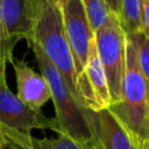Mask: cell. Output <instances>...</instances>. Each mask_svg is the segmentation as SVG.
<instances>
[{
  "label": "cell",
  "mask_w": 149,
  "mask_h": 149,
  "mask_svg": "<svg viewBox=\"0 0 149 149\" xmlns=\"http://www.w3.org/2000/svg\"><path fill=\"white\" fill-rule=\"evenodd\" d=\"M6 68L0 66V126L30 134L34 129H50L58 134L54 118H48L23 104L8 87Z\"/></svg>",
  "instance_id": "cell-5"
},
{
  "label": "cell",
  "mask_w": 149,
  "mask_h": 149,
  "mask_svg": "<svg viewBox=\"0 0 149 149\" xmlns=\"http://www.w3.org/2000/svg\"><path fill=\"white\" fill-rule=\"evenodd\" d=\"M95 120L102 149H142L140 141L109 108L95 112Z\"/></svg>",
  "instance_id": "cell-9"
},
{
  "label": "cell",
  "mask_w": 149,
  "mask_h": 149,
  "mask_svg": "<svg viewBox=\"0 0 149 149\" xmlns=\"http://www.w3.org/2000/svg\"><path fill=\"white\" fill-rule=\"evenodd\" d=\"M109 10L119 19V14H120V1L121 0H105Z\"/></svg>",
  "instance_id": "cell-16"
},
{
  "label": "cell",
  "mask_w": 149,
  "mask_h": 149,
  "mask_svg": "<svg viewBox=\"0 0 149 149\" xmlns=\"http://www.w3.org/2000/svg\"><path fill=\"white\" fill-rule=\"evenodd\" d=\"M0 66H5V65H0Z\"/></svg>",
  "instance_id": "cell-21"
},
{
  "label": "cell",
  "mask_w": 149,
  "mask_h": 149,
  "mask_svg": "<svg viewBox=\"0 0 149 149\" xmlns=\"http://www.w3.org/2000/svg\"><path fill=\"white\" fill-rule=\"evenodd\" d=\"M142 0H121L119 21L126 36H134L141 31Z\"/></svg>",
  "instance_id": "cell-11"
},
{
  "label": "cell",
  "mask_w": 149,
  "mask_h": 149,
  "mask_svg": "<svg viewBox=\"0 0 149 149\" xmlns=\"http://www.w3.org/2000/svg\"><path fill=\"white\" fill-rule=\"evenodd\" d=\"M81 3L93 33L102 27L113 14L105 0H81Z\"/></svg>",
  "instance_id": "cell-12"
},
{
  "label": "cell",
  "mask_w": 149,
  "mask_h": 149,
  "mask_svg": "<svg viewBox=\"0 0 149 149\" xmlns=\"http://www.w3.org/2000/svg\"><path fill=\"white\" fill-rule=\"evenodd\" d=\"M62 16L66 41L72 55L76 76L78 78L86 65L94 33L87 21L81 0H70L62 8Z\"/></svg>",
  "instance_id": "cell-6"
},
{
  "label": "cell",
  "mask_w": 149,
  "mask_h": 149,
  "mask_svg": "<svg viewBox=\"0 0 149 149\" xmlns=\"http://www.w3.org/2000/svg\"><path fill=\"white\" fill-rule=\"evenodd\" d=\"M41 74L45 78L55 107V120L58 134L76 141L85 149H102L99 140L95 112L83 107L70 92L59 72L47 58L40 45L30 42Z\"/></svg>",
  "instance_id": "cell-1"
},
{
  "label": "cell",
  "mask_w": 149,
  "mask_h": 149,
  "mask_svg": "<svg viewBox=\"0 0 149 149\" xmlns=\"http://www.w3.org/2000/svg\"><path fill=\"white\" fill-rule=\"evenodd\" d=\"M0 1H1V0H0Z\"/></svg>",
  "instance_id": "cell-22"
},
{
  "label": "cell",
  "mask_w": 149,
  "mask_h": 149,
  "mask_svg": "<svg viewBox=\"0 0 149 149\" xmlns=\"http://www.w3.org/2000/svg\"><path fill=\"white\" fill-rule=\"evenodd\" d=\"M15 44L16 43L7 36L5 29L0 23V65L7 66V64L10 63V61L14 57L13 50Z\"/></svg>",
  "instance_id": "cell-14"
},
{
  "label": "cell",
  "mask_w": 149,
  "mask_h": 149,
  "mask_svg": "<svg viewBox=\"0 0 149 149\" xmlns=\"http://www.w3.org/2000/svg\"><path fill=\"white\" fill-rule=\"evenodd\" d=\"M6 140L20 149H85L70 137L58 134L57 137H34L12 128L0 126Z\"/></svg>",
  "instance_id": "cell-10"
},
{
  "label": "cell",
  "mask_w": 149,
  "mask_h": 149,
  "mask_svg": "<svg viewBox=\"0 0 149 149\" xmlns=\"http://www.w3.org/2000/svg\"><path fill=\"white\" fill-rule=\"evenodd\" d=\"M142 149H149V135H148L147 140L144 141V143H143V147H142Z\"/></svg>",
  "instance_id": "cell-20"
},
{
  "label": "cell",
  "mask_w": 149,
  "mask_h": 149,
  "mask_svg": "<svg viewBox=\"0 0 149 149\" xmlns=\"http://www.w3.org/2000/svg\"><path fill=\"white\" fill-rule=\"evenodd\" d=\"M6 143H7V140H6V137H5V135H3L2 130H1V127H0V149H1Z\"/></svg>",
  "instance_id": "cell-17"
},
{
  "label": "cell",
  "mask_w": 149,
  "mask_h": 149,
  "mask_svg": "<svg viewBox=\"0 0 149 149\" xmlns=\"http://www.w3.org/2000/svg\"><path fill=\"white\" fill-rule=\"evenodd\" d=\"M1 149H20V148H19V147H16L15 144H13V143H10V142H8V141H7V143H6Z\"/></svg>",
  "instance_id": "cell-18"
},
{
  "label": "cell",
  "mask_w": 149,
  "mask_h": 149,
  "mask_svg": "<svg viewBox=\"0 0 149 149\" xmlns=\"http://www.w3.org/2000/svg\"><path fill=\"white\" fill-rule=\"evenodd\" d=\"M129 38H132L135 44L139 66L149 92V37H146L142 34H137L134 36H129Z\"/></svg>",
  "instance_id": "cell-13"
},
{
  "label": "cell",
  "mask_w": 149,
  "mask_h": 149,
  "mask_svg": "<svg viewBox=\"0 0 149 149\" xmlns=\"http://www.w3.org/2000/svg\"><path fill=\"white\" fill-rule=\"evenodd\" d=\"M10 64L16 78V97L31 109L41 112L42 106L51 99L50 87L45 78L34 71L24 59L13 57Z\"/></svg>",
  "instance_id": "cell-8"
},
{
  "label": "cell",
  "mask_w": 149,
  "mask_h": 149,
  "mask_svg": "<svg viewBox=\"0 0 149 149\" xmlns=\"http://www.w3.org/2000/svg\"><path fill=\"white\" fill-rule=\"evenodd\" d=\"M36 0H1L0 23L7 36L17 43L26 40L29 44L33 38Z\"/></svg>",
  "instance_id": "cell-7"
},
{
  "label": "cell",
  "mask_w": 149,
  "mask_h": 149,
  "mask_svg": "<svg viewBox=\"0 0 149 149\" xmlns=\"http://www.w3.org/2000/svg\"><path fill=\"white\" fill-rule=\"evenodd\" d=\"M146 37H149V0H142V13H141V31Z\"/></svg>",
  "instance_id": "cell-15"
},
{
  "label": "cell",
  "mask_w": 149,
  "mask_h": 149,
  "mask_svg": "<svg viewBox=\"0 0 149 149\" xmlns=\"http://www.w3.org/2000/svg\"><path fill=\"white\" fill-rule=\"evenodd\" d=\"M69 1H70V0H56V3H57V6L62 9V8H63V7H64Z\"/></svg>",
  "instance_id": "cell-19"
},
{
  "label": "cell",
  "mask_w": 149,
  "mask_h": 149,
  "mask_svg": "<svg viewBox=\"0 0 149 149\" xmlns=\"http://www.w3.org/2000/svg\"><path fill=\"white\" fill-rule=\"evenodd\" d=\"M31 42L40 45L47 58L62 76L70 92L78 100L74 64L65 36L62 9L57 6L56 0H36Z\"/></svg>",
  "instance_id": "cell-2"
},
{
  "label": "cell",
  "mask_w": 149,
  "mask_h": 149,
  "mask_svg": "<svg viewBox=\"0 0 149 149\" xmlns=\"http://www.w3.org/2000/svg\"><path fill=\"white\" fill-rule=\"evenodd\" d=\"M108 108L143 147L149 135V92L139 66L135 44L129 37L126 42V69L121 99Z\"/></svg>",
  "instance_id": "cell-3"
},
{
  "label": "cell",
  "mask_w": 149,
  "mask_h": 149,
  "mask_svg": "<svg viewBox=\"0 0 149 149\" xmlns=\"http://www.w3.org/2000/svg\"><path fill=\"white\" fill-rule=\"evenodd\" d=\"M94 40L98 57L106 76L111 101L115 104L121 99L122 80L126 69L127 36L121 28L119 19L114 14L94 33Z\"/></svg>",
  "instance_id": "cell-4"
}]
</instances>
